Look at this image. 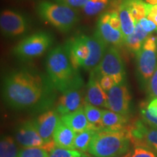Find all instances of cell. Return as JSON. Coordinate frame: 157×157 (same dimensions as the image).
Masks as SVG:
<instances>
[{
  "label": "cell",
  "mask_w": 157,
  "mask_h": 157,
  "mask_svg": "<svg viewBox=\"0 0 157 157\" xmlns=\"http://www.w3.org/2000/svg\"><path fill=\"white\" fill-rule=\"evenodd\" d=\"M118 13H119V19H120L121 31L123 33L124 37L126 38L127 36H129L134 32L136 21L123 0L118 7Z\"/></svg>",
  "instance_id": "cell-20"
},
{
  "label": "cell",
  "mask_w": 157,
  "mask_h": 157,
  "mask_svg": "<svg viewBox=\"0 0 157 157\" xmlns=\"http://www.w3.org/2000/svg\"><path fill=\"white\" fill-rule=\"evenodd\" d=\"M83 108L86 117L95 131L103 130V110L89 103L84 104Z\"/></svg>",
  "instance_id": "cell-21"
},
{
  "label": "cell",
  "mask_w": 157,
  "mask_h": 157,
  "mask_svg": "<svg viewBox=\"0 0 157 157\" xmlns=\"http://www.w3.org/2000/svg\"><path fill=\"white\" fill-rule=\"evenodd\" d=\"M97 76H109L114 80L116 84L126 82V71L124 64L118 49L109 46L101 61L93 70Z\"/></svg>",
  "instance_id": "cell-7"
},
{
  "label": "cell",
  "mask_w": 157,
  "mask_h": 157,
  "mask_svg": "<svg viewBox=\"0 0 157 157\" xmlns=\"http://www.w3.org/2000/svg\"><path fill=\"white\" fill-rule=\"evenodd\" d=\"M145 2L151 5H157V0H144Z\"/></svg>",
  "instance_id": "cell-37"
},
{
  "label": "cell",
  "mask_w": 157,
  "mask_h": 157,
  "mask_svg": "<svg viewBox=\"0 0 157 157\" xmlns=\"http://www.w3.org/2000/svg\"><path fill=\"white\" fill-rule=\"evenodd\" d=\"M45 68L48 77L59 93L84 87L78 70L72 65L64 45H58L48 52Z\"/></svg>",
  "instance_id": "cell-2"
},
{
  "label": "cell",
  "mask_w": 157,
  "mask_h": 157,
  "mask_svg": "<svg viewBox=\"0 0 157 157\" xmlns=\"http://www.w3.org/2000/svg\"><path fill=\"white\" fill-rule=\"evenodd\" d=\"M140 113L143 120L153 128H157V98L150 103L141 105Z\"/></svg>",
  "instance_id": "cell-22"
},
{
  "label": "cell",
  "mask_w": 157,
  "mask_h": 157,
  "mask_svg": "<svg viewBox=\"0 0 157 157\" xmlns=\"http://www.w3.org/2000/svg\"><path fill=\"white\" fill-rule=\"evenodd\" d=\"M15 140L21 148H36L44 144L34 120L25 121L19 125L15 131Z\"/></svg>",
  "instance_id": "cell-12"
},
{
  "label": "cell",
  "mask_w": 157,
  "mask_h": 157,
  "mask_svg": "<svg viewBox=\"0 0 157 157\" xmlns=\"http://www.w3.org/2000/svg\"><path fill=\"white\" fill-rule=\"evenodd\" d=\"M147 90H148L151 98H152L153 99L157 98V69L153 74L152 77L151 78L148 87H147Z\"/></svg>",
  "instance_id": "cell-31"
},
{
  "label": "cell",
  "mask_w": 157,
  "mask_h": 157,
  "mask_svg": "<svg viewBox=\"0 0 157 157\" xmlns=\"http://www.w3.org/2000/svg\"><path fill=\"white\" fill-rule=\"evenodd\" d=\"M60 114L55 110L49 109L41 113L36 119L34 123L39 135L45 143L52 140L58 123L61 120Z\"/></svg>",
  "instance_id": "cell-14"
},
{
  "label": "cell",
  "mask_w": 157,
  "mask_h": 157,
  "mask_svg": "<svg viewBox=\"0 0 157 157\" xmlns=\"http://www.w3.org/2000/svg\"><path fill=\"white\" fill-rule=\"evenodd\" d=\"M132 144L127 129L122 131H98L90 143L88 152L95 157H118L130 151Z\"/></svg>",
  "instance_id": "cell-3"
},
{
  "label": "cell",
  "mask_w": 157,
  "mask_h": 157,
  "mask_svg": "<svg viewBox=\"0 0 157 157\" xmlns=\"http://www.w3.org/2000/svg\"><path fill=\"white\" fill-rule=\"evenodd\" d=\"M142 146L148 147L157 152V128H148L146 126L143 131Z\"/></svg>",
  "instance_id": "cell-27"
},
{
  "label": "cell",
  "mask_w": 157,
  "mask_h": 157,
  "mask_svg": "<svg viewBox=\"0 0 157 157\" xmlns=\"http://www.w3.org/2000/svg\"><path fill=\"white\" fill-rule=\"evenodd\" d=\"M146 17L157 25V5H146Z\"/></svg>",
  "instance_id": "cell-35"
},
{
  "label": "cell",
  "mask_w": 157,
  "mask_h": 157,
  "mask_svg": "<svg viewBox=\"0 0 157 157\" xmlns=\"http://www.w3.org/2000/svg\"><path fill=\"white\" fill-rule=\"evenodd\" d=\"M132 152L133 151H129L127 153H126L125 154L122 155V156H118V157H132Z\"/></svg>",
  "instance_id": "cell-36"
},
{
  "label": "cell",
  "mask_w": 157,
  "mask_h": 157,
  "mask_svg": "<svg viewBox=\"0 0 157 157\" xmlns=\"http://www.w3.org/2000/svg\"><path fill=\"white\" fill-rule=\"evenodd\" d=\"M129 117L111 110H103L104 129L109 131H122L127 127Z\"/></svg>",
  "instance_id": "cell-18"
},
{
  "label": "cell",
  "mask_w": 157,
  "mask_h": 157,
  "mask_svg": "<svg viewBox=\"0 0 157 157\" xmlns=\"http://www.w3.org/2000/svg\"><path fill=\"white\" fill-rule=\"evenodd\" d=\"M86 157H95V156H87V155H85Z\"/></svg>",
  "instance_id": "cell-38"
},
{
  "label": "cell",
  "mask_w": 157,
  "mask_h": 157,
  "mask_svg": "<svg viewBox=\"0 0 157 157\" xmlns=\"http://www.w3.org/2000/svg\"><path fill=\"white\" fill-rule=\"evenodd\" d=\"M56 102V111L60 116L74 112L83 108L85 102V88H74L61 93Z\"/></svg>",
  "instance_id": "cell-11"
},
{
  "label": "cell",
  "mask_w": 157,
  "mask_h": 157,
  "mask_svg": "<svg viewBox=\"0 0 157 157\" xmlns=\"http://www.w3.org/2000/svg\"><path fill=\"white\" fill-rule=\"evenodd\" d=\"M81 151L75 149H66L56 147L50 153L49 157H82Z\"/></svg>",
  "instance_id": "cell-29"
},
{
  "label": "cell",
  "mask_w": 157,
  "mask_h": 157,
  "mask_svg": "<svg viewBox=\"0 0 157 157\" xmlns=\"http://www.w3.org/2000/svg\"><path fill=\"white\" fill-rule=\"evenodd\" d=\"M95 132L96 131L95 130L89 129V130L76 133L74 139L73 149L81 152L88 151L90 145Z\"/></svg>",
  "instance_id": "cell-24"
},
{
  "label": "cell",
  "mask_w": 157,
  "mask_h": 157,
  "mask_svg": "<svg viewBox=\"0 0 157 157\" xmlns=\"http://www.w3.org/2000/svg\"><path fill=\"white\" fill-rule=\"evenodd\" d=\"M148 33H147L142 28L138 21H136L134 32L124 38V44L129 52L136 54L142 48L143 42L148 38Z\"/></svg>",
  "instance_id": "cell-19"
},
{
  "label": "cell",
  "mask_w": 157,
  "mask_h": 157,
  "mask_svg": "<svg viewBox=\"0 0 157 157\" xmlns=\"http://www.w3.org/2000/svg\"><path fill=\"white\" fill-rule=\"evenodd\" d=\"M85 102L96 107L108 109V93L102 88L99 78L93 71H90L85 87Z\"/></svg>",
  "instance_id": "cell-15"
},
{
  "label": "cell",
  "mask_w": 157,
  "mask_h": 157,
  "mask_svg": "<svg viewBox=\"0 0 157 157\" xmlns=\"http://www.w3.org/2000/svg\"><path fill=\"white\" fill-rule=\"evenodd\" d=\"M61 121L65 124L73 129L76 133L89 130V129L95 130L86 117L84 108H81L74 112L62 116Z\"/></svg>",
  "instance_id": "cell-16"
},
{
  "label": "cell",
  "mask_w": 157,
  "mask_h": 157,
  "mask_svg": "<svg viewBox=\"0 0 157 157\" xmlns=\"http://www.w3.org/2000/svg\"><path fill=\"white\" fill-rule=\"evenodd\" d=\"M29 23L25 16L18 12L5 10L0 15V29L5 36L14 38L27 32Z\"/></svg>",
  "instance_id": "cell-8"
},
{
  "label": "cell",
  "mask_w": 157,
  "mask_h": 157,
  "mask_svg": "<svg viewBox=\"0 0 157 157\" xmlns=\"http://www.w3.org/2000/svg\"><path fill=\"white\" fill-rule=\"evenodd\" d=\"M107 93L108 109L129 117L132 97L126 82L116 84Z\"/></svg>",
  "instance_id": "cell-10"
},
{
  "label": "cell",
  "mask_w": 157,
  "mask_h": 157,
  "mask_svg": "<svg viewBox=\"0 0 157 157\" xmlns=\"http://www.w3.org/2000/svg\"><path fill=\"white\" fill-rule=\"evenodd\" d=\"M50 153L42 147L22 148L20 150L18 157H49Z\"/></svg>",
  "instance_id": "cell-28"
},
{
  "label": "cell",
  "mask_w": 157,
  "mask_h": 157,
  "mask_svg": "<svg viewBox=\"0 0 157 157\" xmlns=\"http://www.w3.org/2000/svg\"><path fill=\"white\" fill-rule=\"evenodd\" d=\"M17 143L11 136H4L0 141V157H18Z\"/></svg>",
  "instance_id": "cell-23"
},
{
  "label": "cell",
  "mask_w": 157,
  "mask_h": 157,
  "mask_svg": "<svg viewBox=\"0 0 157 157\" xmlns=\"http://www.w3.org/2000/svg\"><path fill=\"white\" fill-rule=\"evenodd\" d=\"M87 36L77 35L68 39L63 44L71 62L76 70L84 68L91 54Z\"/></svg>",
  "instance_id": "cell-9"
},
{
  "label": "cell",
  "mask_w": 157,
  "mask_h": 157,
  "mask_svg": "<svg viewBox=\"0 0 157 157\" xmlns=\"http://www.w3.org/2000/svg\"><path fill=\"white\" fill-rule=\"evenodd\" d=\"M52 34L40 31L26 36L17 44L13 53L20 60L28 61L44 55L53 44Z\"/></svg>",
  "instance_id": "cell-6"
},
{
  "label": "cell",
  "mask_w": 157,
  "mask_h": 157,
  "mask_svg": "<svg viewBox=\"0 0 157 157\" xmlns=\"http://www.w3.org/2000/svg\"><path fill=\"white\" fill-rule=\"evenodd\" d=\"M142 26V28L146 31L147 33H151L153 31L157 30V25L153 22L152 21L149 20L147 17H143L138 21Z\"/></svg>",
  "instance_id": "cell-34"
},
{
  "label": "cell",
  "mask_w": 157,
  "mask_h": 157,
  "mask_svg": "<svg viewBox=\"0 0 157 157\" xmlns=\"http://www.w3.org/2000/svg\"><path fill=\"white\" fill-rule=\"evenodd\" d=\"M57 90L48 74L31 68H21L4 78L2 97L10 107L44 112L56 103Z\"/></svg>",
  "instance_id": "cell-1"
},
{
  "label": "cell",
  "mask_w": 157,
  "mask_h": 157,
  "mask_svg": "<svg viewBox=\"0 0 157 157\" xmlns=\"http://www.w3.org/2000/svg\"><path fill=\"white\" fill-rule=\"evenodd\" d=\"M132 157H157V152L146 146H135Z\"/></svg>",
  "instance_id": "cell-30"
},
{
  "label": "cell",
  "mask_w": 157,
  "mask_h": 157,
  "mask_svg": "<svg viewBox=\"0 0 157 157\" xmlns=\"http://www.w3.org/2000/svg\"><path fill=\"white\" fill-rule=\"evenodd\" d=\"M136 21L146 17V2L143 0H123Z\"/></svg>",
  "instance_id": "cell-25"
},
{
  "label": "cell",
  "mask_w": 157,
  "mask_h": 157,
  "mask_svg": "<svg viewBox=\"0 0 157 157\" xmlns=\"http://www.w3.org/2000/svg\"><path fill=\"white\" fill-rule=\"evenodd\" d=\"M36 11L43 21L64 33L71 30L79 20L76 9L53 2H41Z\"/></svg>",
  "instance_id": "cell-4"
},
{
  "label": "cell",
  "mask_w": 157,
  "mask_h": 157,
  "mask_svg": "<svg viewBox=\"0 0 157 157\" xmlns=\"http://www.w3.org/2000/svg\"><path fill=\"white\" fill-rule=\"evenodd\" d=\"M109 2V0H88L82 10L87 16H94L106 8Z\"/></svg>",
  "instance_id": "cell-26"
},
{
  "label": "cell",
  "mask_w": 157,
  "mask_h": 157,
  "mask_svg": "<svg viewBox=\"0 0 157 157\" xmlns=\"http://www.w3.org/2000/svg\"><path fill=\"white\" fill-rule=\"evenodd\" d=\"M76 133L60 120L53 135V140L58 148L73 149Z\"/></svg>",
  "instance_id": "cell-17"
},
{
  "label": "cell",
  "mask_w": 157,
  "mask_h": 157,
  "mask_svg": "<svg viewBox=\"0 0 157 157\" xmlns=\"http://www.w3.org/2000/svg\"><path fill=\"white\" fill-rule=\"evenodd\" d=\"M136 56L137 76L141 87L147 88L153 74L157 69V39L148 36Z\"/></svg>",
  "instance_id": "cell-5"
},
{
  "label": "cell",
  "mask_w": 157,
  "mask_h": 157,
  "mask_svg": "<svg viewBox=\"0 0 157 157\" xmlns=\"http://www.w3.org/2000/svg\"><path fill=\"white\" fill-rule=\"evenodd\" d=\"M82 157H86V156H85V155H83V156H82Z\"/></svg>",
  "instance_id": "cell-39"
},
{
  "label": "cell",
  "mask_w": 157,
  "mask_h": 157,
  "mask_svg": "<svg viewBox=\"0 0 157 157\" xmlns=\"http://www.w3.org/2000/svg\"><path fill=\"white\" fill-rule=\"evenodd\" d=\"M109 18V12L104 13L100 16L95 34L109 46L120 47L124 44V40L123 33L121 30L116 29L110 24Z\"/></svg>",
  "instance_id": "cell-13"
},
{
  "label": "cell",
  "mask_w": 157,
  "mask_h": 157,
  "mask_svg": "<svg viewBox=\"0 0 157 157\" xmlns=\"http://www.w3.org/2000/svg\"><path fill=\"white\" fill-rule=\"evenodd\" d=\"M56 2L63 4L72 8H83V7L87 3L88 0H54Z\"/></svg>",
  "instance_id": "cell-32"
},
{
  "label": "cell",
  "mask_w": 157,
  "mask_h": 157,
  "mask_svg": "<svg viewBox=\"0 0 157 157\" xmlns=\"http://www.w3.org/2000/svg\"><path fill=\"white\" fill-rule=\"evenodd\" d=\"M99 82L101 87L106 93L111 90L116 85L114 80L109 76H99Z\"/></svg>",
  "instance_id": "cell-33"
}]
</instances>
